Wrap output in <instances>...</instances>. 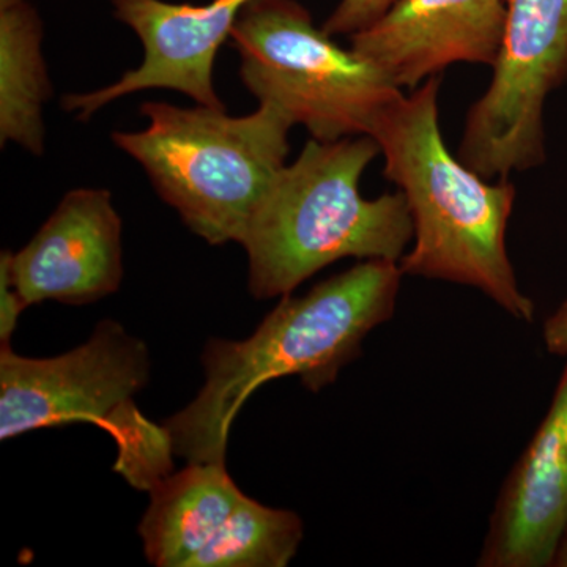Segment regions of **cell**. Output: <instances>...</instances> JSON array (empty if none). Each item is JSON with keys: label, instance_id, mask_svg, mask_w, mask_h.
I'll list each match as a JSON object with an SVG mask.
<instances>
[{"label": "cell", "instance_id": "6da1fadb", "mask_svg": "<svg viewBox=\"0 0 567 567\" xmlns=\"http://www.w3.org/2000/svg\"><path fill=\"white\" fill-rule=\"evenodd\" d=\"M402 276L398 262L363 260L301 297L284 295L245 341L212 339L203 353L204 386L164 423L174 453L188 464L226 461L235 417L271 380L297 375L312 393L333 385L361 357L365 336L394 316Z\"/></svg>", "mask_w": 567, "mask_h": 567}, {"label": "cell", "instance_id": "7a4b0ae2", "mask_svg": "<svg viewBox=\"0 0 567 567\" xmlns=\"http://www.w3.org/2000/svg\"><path fill=\"white\" fill-rule=\"evenodd\" d=\"M442 76L402 95L377 121L371 136L385 158V177L405 194L413 248L402 274L475 287L520 322L535 320V303L518 289L506 249L516 200L509 181L491 182L447 151L439 117Z\"/></svg>", "mask_w": 567, "mask_h": 567}, {"label": "cell", "instance_id": "3957f363", "mask_svg": "<svg viewBox=\"0 0 567 567\" xmlns=\"http://www.w3.org/2000/svg\"><path fill=\"white\" fill-rule=\"evenodd\" d=\"M379 155L372 136L311 140L279 171L241 241L254 298L292 293L347 257L399 264L415 235L405 194L365 199L360 192L364 171Z\"/></svg>", "mask_w": 567, "mask_h": 567}, {"label": "cell", "instance_id": "277c9868", "mask_svg": "<svg viewBox=\"0 0 567 567\" xmlns=\"http://www.w3.org/2000/svg\"><path fill=\"white\" fill-rule=\"evenodd\" d=\"M147 126L112 133L141 164L164 203L193 234L221 246L244 241L254 213L289 156L293 122L270 104L233 117L226 110L142 104Z\"/></svg>", "mask_w": 567, "mask_h": 567}, {"label": "cell", "instance_id": "5b68a950", "mask_svg": "<svg viewBox=\"0 0 567 567\" xmlns=\"http://www.w3.org/2000/svg\"><path fill=\"white\" fill-rule=\"evenodd\" d=\"M240 78L312 140L371 136L404 92L360 52L339 47L297 0H252L230 33Z\"/></svg>", "mask_w": 567, "mask_h": 567}, {"label": "cell", "instance_id": "8992f818", "mask_svg": "<svg viewBox=\"0 0 567 567\" xmlns=\"http://www.w3.org/2000/svg\"><path fill=\"white\" fill-rule=\"evenodd\" d=\"M148 375L147 346L114 320H102L85 344L61 357L25 358L2 344L0 440L89 423L118 445L147 421L133 398Z\"/></svg>", "mask_w": 567, "mask_h": 567}, {"label": "cell", "instance_id": "52a82bcc", "mask_svg": "<svg viewBox=\"0 0 567 567\" xmlns=\"http://www.w3.org/2000/svg\"><path fill=\"white\" fill-rule=\"evenodd\" d=\"M494 76L466 114L457 156L487 181L546 159L544 106L567 81V0H505Z\"/></svg>", "mask_w": 567, "mask_h": 567}, {"label": "cell", "instance_id": "ba28073f", "mask_svg": "<svg viewBox=\"0 0 567 567\" xmlns=\"http://www.w3.org/2000/svg\"><path fill=\"white\" fill-rule=\"evenodd\" d=\"M251 2L212 0L194 7L164 0H111L115 18L140 37L144 59L106 87L63 96V110L87 122L115 100L151 89H169L196 104L226 110L213 85V66L219 48Z\"/></svg>", "mask_w": 567, "mask_h": 567}, {"label": "cell", "instance_id": "9c48e42d", "mask_svg": "<svg viewBox=\"0 0 567 567\" xmlns=\"http://www.w3.org/2000/svg\"><path fill=\"white\" fill-rule=\"evenodd\" d=\"M2 254L25 308L48 300L89 305L117 292L123 278L122 218L111 192L66 193L21 251Z\"/></svg>", "mask_w": 567, "mask_h": 567}, {"label": "cell", "instance_id": "30bf717a", "mask_svg": "<svg viewBox=\"0 0 567 567\" xmlns=\"http://www.w3.org/2000/svg\"><path fill=\"white\" fill-rule=\"evenodd\" d=\"M505 25V0H395L350 41L398 87L413 91L454 63L494 69Z\"/></svg>", "mask_w": 567, "mask_h": 567}, {"label": "cell", "instance_id": "8fae6325", "mask_svg": "<svg viewBox=\"0 0 567 567\" xmlns=\"http://www.w3.org/2000/svg\"><path fill=\"white\" fill-rule=\"evenodd\" d=\"M567 529V363L496 499L477 566L547 567Z\"/></svg>", "mask_w": 567, "mask_h": 567}, {"label": "cell", "instance_id": "7c38bea8", "mask_svg": "<svg viewBox=\"0 0 567 567\" xmlns=\"http://www.w3.org/2000/svg\"><path fill=\"white\" fill-rule=\"evenodd\" d=\"M140 524L144 554L153 566L197 567L224 535L246 498L226 462L188 464L151 488Z\"/></svg>", "mask_w": 567, "mask_h": 567}, {"label": "cell", "instance_id": "4fadbf2b", "mask_svg": "<svg viewBox=\"0 0 567 567\" xmlns=\"http://www.w3.org/2000/svg\"><path fill=\"white\" fill-rule=\"evenodd\" d=\"M43 24L28 0H0V142L44 152L43 107L52 96Z\"/></svg>", "mask_w": 567, "mask_h": 567}, {"label": "cell", "instance_id": "5bb4252c", "mask_svg": "<svg viewBox=\"0 0 567 567\" xmlns=\"http://www.w3.org/2000/svg\"><path fill=\"white\" fill-rule=\"evenodd\" d=\"M394 2L395 0H341L324 21L322 29L330 37H352L379 20Z\"/></svg>", "mask_w": 567, "mask_h": 567}, {"label": "cell", "instance_id": "9a60e30c", "mask_svg": "<svg viewBox=\"0 0 567 567\" xmlns=\"http://www.w3.org/2000/svg\"><path fill=\"white\" fill-rule=\"evenodd\" d=\"M25 306L11 284L7 257H0V339L2 344H10L11 334L17 328L18 319Z\"/></svg>", "mask_w": 567, "mask_h": 567}, {"label": "cell", "instance_id": "2e32d148", "mask_svg": "<svg viewBox=\"0 0 567 567\" xmlns=\"http://www.w3.org/2000/svg\"><path fill=\"white\" fill-rule=\"evenodd\" d=\"M543 338L548 353L567 357V298L544 323Z\"/></svg>", "mask_w": 567, "mask_h": 567}, {"label": "cell", "instance_id": "e0dca14e", "mask_svg": "<svg viewBox=\"0 0 567 567\" xmlns=\"http://www.w3.org/2000/svg\"><path fill=\"white\" fill-rule=\"evenodd\" d=\"M554 567H567V529L559 544L557 557H555Z\"/></svg>", "mask_w": 567, "mask_h": 567}]
</instances>
